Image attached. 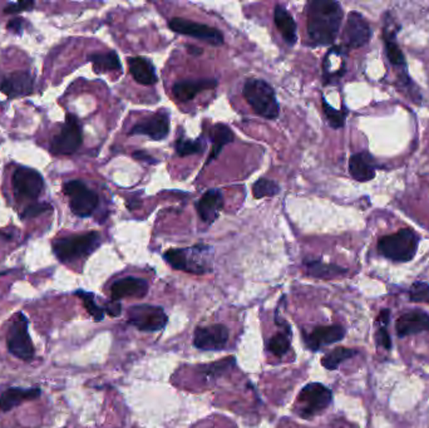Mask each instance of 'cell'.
Returning <instances> with one entry per match:
<instances>
[{
	"mask_svg": "<svg viewBox=\"0 0 429 428\" xmlns=\"http://www.w3.org/2000/svg\"><path fill=\"white\" fill-rule=\"evenodd\" d=\"M52 210V206L50 203H33L30 206H28L27 209L23 211L21 218L23 220L34 219V218H38L39 215L45 214Z\"/></svg>",
	"mask_w": 429,
	"mask_h": 428,
	"instance_id": "38",
	"label": "cell"
},
{
	"mask_svg": "<svg viewBox=\"0 0 429 428\" xmlns=\"http://www.w3.org/2000/svg\"><path fill=\"white\" fill-rule=\"evenodd\" d=\"M88 60L92 62L94 72H97V73L118 71L122 68L118 55L113 50L107 52V53H94V55H89Z\"/></svg>",
	"mask_w": 429,
	"mask_h": 428,
	"instance_id": "28",
	"label": "cell"
},
{
	"mask_svg": "<svg viewBox=\"0 0 429 428\" xmlns=\"http://www.w3.org/2000/svg\"><path fill=\"white\" fill-rule=\"evenodd\" d=\"M372 37V29L368 22L357 11L348 16L347 26L344 30V43L349 50H357L368 43Z\"/></svg>",
	"mask_w": 429,
	"mask_h": 428,
	"instance_id": "15",
	"label": "cell"
},
{
	"mask_svg": "<svg viewBox=\"0 0 429 428\" xmlns=\"http://www.w3.org/2000/svg\"><path fill=\"white\" fill-rule=\"evenodd\" d=\"M168 27L171 28V30H173L176 33L200 39V40H204L212 45L224 44V35L220 30L216 28L209 27L206 24L191 22L183 18H173L168 23Z\"/></svg>",
	"mask_w": 429,
	"mask_h": 428,
	"instance_id": "13",
	"label": "cell"
},
{
	"mask_svg": "<svg viewBox=\"0 0 429 428\" xmlns=\"http://www.w3.org/2000/svg\"><path fill=\"white\" fill-rule=\"evenodd\" d=\"M349 172L354 180L367 182L375 177L374 159L368 152L353 154L349 159Z\"/></svg>",
	"mask_w": 429,
	"mask_h": 428,
	"instance_id": "22",
	"label": "cell"
},
{
	"mask_svg": "<svg viewBox=\"0 0 429 428\" xmlns=\"http://www.w3.org/2000/svg\"><path fill=\"white\" fill-rule=\"evenodd\" d=\"M333 401V392L321 383H309L297 395V415L302 418H311L331 406Z\"/></svg>",
	"mask_w": 429,
	"mask_h": 428,
	"instance_id": "5",
	"label": "cell"
},
{
	"mask_svg": "<svg viewBox=\"0 0 429 428\" xmlns=\"http://www.w3.org/2000/svg\"><path fill=\"white\" fill-rule=\"evenodd\" d=\"M186 48H188V52H190V53H191V55H202V50H201V48H198V47H193V45H188Z\"/></svg>",
	"mask_w": 429,
	"mask_h": 428,
	"instance_id": "45",
	"label": "cell"
},
{
	"mask_svg": "<svg viewBox=\"0 0 429 428\" xmlns=\"http://www.w3.org/2000/svg\"><path fill=\"white\" fill-rule=\"evenodd\" d=\"M304 266L307 270V274L319 279H331L347 273V269H343L334 264L323 263L320 260H305Z\"/></svg>",
	"mask_w": 429,
	"mask_h": 428,
	"instance_id": "27",
	"label": "cell"
},
{
	"mask_svg": "<svg viewBox=\"0 0 429 428\" xmlns=\"http://www.w3.org/2000/svg\"><path fill=\"white\" fill-rule=\"evenodd\" d=\"M230 339V330L224 324L201 325L193 332V346L200 351H222Z\"/></svg>",
	"mask_w": 429,
	"mask_h": 428,
	"instance_id": "12",
	"label": "cell"
},
{
	"mask_svg": "<svg viewBox=\"0 0 429 428\" xmlns=\"http://www.w3.org/2000/svg\"><path fill=\"white\" fill-rule=\"evenodd\" d=\"M308 34L313 45H329L336 40L343 21L338 1L315 0L308 4Z\"/></svg>",
	"mask_w": 429,
	"mask_h": 428,
	"instance_id": "1",
	"label": "cell"
},
{
	"mask_svg": "<svg viewBox=\"0 0 429 428\" xmlns=\"http://www.w3.org/2000/svg\"><path fill=\"white\" fill-rule=\"evenodd\" d=\"M23 26H24V19L22 18H16V19H13L11 22L8 23V29L11 30V32H14V33H21L22 32Z\"/></svg>",
	"mask_w": 429,
	"mask_h": 428,
	"instance_id": "42",
	"label": "cell"
},
{
	"mask_svg": "<svg viewBox=\"0 0 429 428\" xmlns=\"http://www.w3.org/2000/svg\"><path fill=\"white\" fill-rule=\"evenodd\" d=\"M130 73L136 82L143 86H152L157 83V74L154 63L144 57H131L128 60Z\"/></svg>",
	"mask_w": 429,
	"mask_h": 428,
	"instance_id": "23",
	"label": "cell"
},
{
	"mask_svg": "<svg viewBox=\"0 0 429 428\" xmlns=\"http://www.w3.org/2000/svg\"><path fill=\"white\" fill-rule=\"evenodd\" d=\"M149 286L147 280L135 276H127L117 280L110 286V297L113 300H120L123 298H144L149 293Z\"/></svg>",
	"mask_w": 429,
	"mask_h": 428,
	"instance_id": "18",
	"label": "cell"
},
{
	"mask_svg": "<svg viewBox=\"0 0 429 428\" xmlns=\"http://www.w3.org/2000/svg\"><path fill=\"white\" fill-rule=\"evenodd\" d=\"M133 157L139 159V161H146L149 164H156L157 162V159H154L152 156H149L146 151H136V152H133Z\"/></svg>",
	"mask_w": 429,
	"mask_h": 428,
	"instance_id": "44",
	"label": "cell"
},
{
	"mask_svg": "<svg viewBox=\"0 0 429 428\" xmlns=\"http://www.w3.org/2000/svg\"><path fill=\"white\" fill-rule=\"evenodd\" d=\"M101 245V235L97 231H91L83 235L62 237L53 242V252L62 263H71L79 259L87 258Z\"/></svg>",
	"mask_w": 429,
	"mask_h": 428,
	"instance_id": "3",
	"label": "cell"
},
{
	"mask_svg": "<svg viewBox=\"0 0 429 428\" xmlns=\"http://www.w3.org/2000/svg\"><path fill=\"white\" fill-rule=\"evenodd\" d=\"M344 327L334 324V325H321L314 328L309 333H304V343L310 351H316L323 347L331 346L334 343L343 341L345 337Z\"/></svg>",
	"mask_w": 429,
	"mask_h": 428,
	"instance_id": "14",
	"label": "cell"
},
{
	"mask_svg": "<svg viewBox=\"0 0 429 428\" xmlns=\"http://www.w3.org/2000/svg\"><path fill=\"white\" fill-rule=\"evenodd\" d=\"M274 22L282 38L289 45H294L297 40V23L285 6H276L274 9Z\"/></svg>",
	"mask_w": 429,
	"mask_h": 428,
	"instance_id": "24",
	"label": "cell"
},
{
	"mask_svg": "<svg viewBox=\"0 0 429 428\" xmlns=\"http://www.w3.org/2000/svg\"><path fill=\"white\" fill-rule=\"evenodd\" d=\"M385 50L388 60L393 66L402 67L406 66V60L402 50L398 47L396 42V34L391 32V29H385L384 32Z\"/></svg>",
	"mask_w": 429,
	"mask_h": 428,
	"instance_id": "31",
	"label": "cell"
},
{
	"mask_svg": "<svg viewBox=\"0 0 429 428\" xmlns=\"http://www.w3.org/2000/svg\"><path fill=\"white\" fill-rule=\"evenodd\" d=\"M375 339H377L378 346L383 347V348L387 349V351H389V349H391V335H389V333H388V330H387L385 327H379V330H378L377 334H375Z\"/></svg>",
	"mask_w": 429,
	"mask_h": 428,
	"instance_id": "40",
	"label": "cell"
},
{
	"mask_svg": "<svg viewBox=\"0 0 429 428\" xmlns=\"http://www.w3.org/2000/svg\"><path fill=\"white\" fill-rule=\"evenodd\" d=\"M292 347V332L290 328H286L282 332H278L268 341V351L275 357H282Z\"/></svg>",
	"mask_w": 429,
	"mask_h": 428,
	"instance_id": "30",
	"label": "cell"
},
{
	"mask_svg": "<svg viewBox=\"0 0 429 428\" xmlns=\"http://www.w3.org/2000/svg\"><path fill=\"white\" fill-rule=\"evenodd\" d=\"M170 133V116L161 111L131 128L130 135H144L152 141H162Z\"/></svg>",
	"mask_w": 429,
	"mask_h": 428,
	"instance_id": "16",
	"label": "cell"
},
{
	"mask_svg": "<svg viewBox=\"0 0 429 428\" xmlns=\"http://www.w3.org/2000/svg\"><path fill=\"white\" fill-rule=\"evenodd\" d=\"M427 330H429V314L423 310H412L396 319V332L401 338Z\"/></svg>",
	"mask_w": 429,
	"mask_h": 428,
	"instance_id": "19",
	"label": "cell"
},
{
	"mask_svg": "<svg viewBox=\"0 0 429 428\" xmlns=\"http://www.w3.org/2000/svg\"><path fill=\"white\" fill-rule=\"evenodd\" d=\"M418 245L419 236L411 229H403L379 239L378 250L383 257L393 261L407 263L416 257Z\"/></svg>",
	"mask_w": 429,
	"mask_h": 428,
	"instance_id": "4",
	"label": "cell"
},
{
	"mask_svg": "<svg viewBox=\"0 0 429 428\" xmlns=\"http://www.w3.org/2000/svg\"><path fill=\"white\" fill-rule=\"evenodd\" d=\"M35 3L34 1H19V3H11L6 6L4 13L9 14H16V13H22V11H32Z\"/></svg>",
	"mask_w": 429,
	"mask_h": 428,
	"instance_id": "39",
	"label": "cell"
},
{
	"mask_svg": "<svg viewBox=\"0 0 429 428\" xmlns=\"http://www.w3.org/2000/svg\"><path fill=\"white\" fill-rule=\"evenodd\" d=\"M209 138L210 141L212 142V149L210 152L207 164L212 162L219 157V154H221V151L225 147L226 145L234 142L235 135H234V132L231 131L230 127L226 126L224 123H216L210 130Z\"/></svg>",
	"mask_w": 429,
	"mask_h": 428,
	"instance_id": "25",
	"label": "cell"
},
{
	"mask_svg": "<svg viewBox=\"0 0 429 428\" xmlns=\"http://www.w3.org/2000/svg\"><path fill=\"white\" fill-rule=\"evenodd\" d=\"M389 318H391V310L389 309H383L378 315L377 319V323H380L379 327H387L389 323Z\"/></svg>",
	"mask_w": 429,
	"mask_h": 428,
	"instance_id": "43",
	"label": "cell"
},
{
	"mask_svg": "<svg viewBox=\"0 0 429 428\" xmlns=\"http://www.w3.org/2000/svg\"><path fill=\"white\" fill-rule=\"evenodd\" d=\"M8 351L23 361H30L34 357L33 343L28 333V319L23 313H18L11 322L8 332Z\"/></svg>",
	"mask_w": 429,
	"mask_h": 428,
	"instance_id": "9",
	"label": "cell"
},
{
	"mask_svg": "<svg viewBox=\"0 0 429 428\" xmlns=\"http://www.w3.org/2000/svg\"><path fill=\"white\" fill-rule=\"evenodd\" d=\"M224 208V196L220 190H209L196 203L198 215L206 224H214Z\"/></svg>",
	"mask_w": 429,
	"mask_h": 428,
	"instance_id": "20",
	"label": "cell"
},
{
	"mask_svg": "<svg viewBox=\"0 0 429 428\" xmlns=\"http://www.w3.org/2000/svg\"><path fill=\"white\" fill-rule=\"evenodd\" d=\"M209 249L206 245H196L186 249H170L164 254V259L173 269L191 274H205L209 271V268L202 257Z\"/></svg>",
	"mask_w": 429,
	"mask_h": 428,
	"instance_id": "6",
	"label": "cell"
},
{
	"mask_svg": "<svg viewBox=\"0 0 429 428\" xmlns=\"http://www.w3.org/2000/svg\"><path fill=\"white\" fill-rule=\"evenodd\" d=\"M279 193H280V186L278 182L273 181V180L259 179L253 184V198H258V200L263 198H273Z\"/></svg>",
	"mask_w": 429,
	"mask_h": 428,
	"instance_id": "34",
	"label": "cell"
},
{
	"mask_svg": "<svg viewBox=\"0 0 429 428\" xmlns=\"http://www.w3.org/2000/svg\"><path fill=\"white\" fill-rule=\"evenodd\" d=\"M78 297L81 298V300L83 302V305L87 309L89 315L96 320V322H101L105 318V308L99 307L98 304L96 303L94 295L92 293H87V291H78Z\"/></svg>",
	"mask_w": 429,
	"mask_h": 428,
	"instance_id": "35",
	"label": "cell"
},
{
	"mask_svg": "<svg viewBox=\"0 0 429 428\" xmlns=\"http://www.w3.org/2000/svg\"><path fill=\"white\" fill-rule=\"evenodd\" d=\"M82 126L74 115H67L61 132L50 143V151L55 154H74L82 146Z\"/></svg>",
	"mask_w": 429,
	"mask_h": 428,
	"instance_id": "10",
	"label": "cell"
},
{
	"mask_svg": "<svg viewBox=\"0 0 429 428\" xmlns=\"http://www.w3.org/2000/svg\"><path fill=\"white\" fill-rule=\"evenodd\" d=\"M40 395L39 388L22 390V388H9L0 395V410L11 411L14 407L22 405L23 402L32 401Z\"/></svg>",
	"mask_w": 429,
	"mask_h": 428,
	"instance_id": "26",
	"label": "cell"
},
{
	"mask_svg": "<svg viewBox=\"0 0 429 428\" xmlns=\"http://www.w3.org/2000/svg\"><path fill=\"white\" fill-rule=\"evenodd\" d=\"M323 110H324L325 116H326V118H328V121H329V125H331L333 128H341V127L344 126L347 112L336 110L334 107H331V106L326 102V99H325L324 97H323Z\"/></svg>",
	"mask_w": 429,
	"mask_h": 428,
	"instance_id": "36",
	"label": "cell"
},
{
	"mask_svg": "<svg viewBox=\"0 0 429 428\" xmlns=\"http://www.w3.org/2000/svg\"><path fill=\"white\" fill-rule=\"evenodd\" d=\"M63 193L69 198L72 213L79 218H88L98 206L99 198L97 193H94L81 180L66 182L63 186Z\"/></svg>",
	"mask_w": 429,
	"mask_h": 428,
	"instance_id": "7",
	"label": "cell"
},
{
	"mask_svg": "<svg viewBox=\"0 0 429 428\" xmlns=\"http://www.w3.org/2000/svg\"><path fill=\"white\" fill-rule=\"evenodd\" d=\"M33 88V77L27 71L13 72L0 83L1 94H6L9 99L32 94Z\"/></svg>",
	"mask_w": 429,
	"mask_h": 428,
	"instance_id": "17",
	"label": "cell"
},
{
	"mask_svg": "<svg viewBox=\"0 0 429 428\" xmlns=\"http://www.w3.org/2000/svg\"><path fill=\"white\" fill-rule=\"evenodd\" d=\"M105 313L108 314L112 318H117L122 314V305L121 303L117 302V300H112V302L107 303V305L105 307Z\"/></svg>",
	"mask_w": 429,
	"mask_h": 428,
	"instance_id": "41",
	"label": "cell"
},
{
	"mask_svg": "<svg viewBox=\"0 0 429 428\" xmlns=\"http://www.w3.org/2000/svg\"><path fill=\"white\" fill-rule=\"evenodd\" d=\"M128 323L141 332L154 333L165 330L168 317L161 307L138 304L128 309Z\"/></svg>",
	"mask_w": 429,
	"mask_h": 428,
	"instance_id": "8",
	"label": "cell"
},
{
	"mask_svg": "<svg viewBox=\"0 0 429 428\" xmlns=\"http://www.w3.org/2000/svg\"><path fill=\"white\" fill-rule=\"evenodd\" d=\"M13 191L18 200H37L45 187L43 177L38 171L29 167H19L11 179Z\"/></svg>",
	"mask_w": 429,
	"mask_h": 428,
	"instance_id": "11",
	"label": "cell"
},
{
	"mask_svg": "<svg viewBox=\"0 0 429 428\" xmlns=\"http://www.w3.org/2000/svg\"><path fill=\"white\" fill-rule=\"evenodd\" d=\"M242 94L258 115L266 120H276L280 113L275 91L263 79H248L244 84Z\"/></svg>",
	"mask_w": 429,
	"mask_h": 428,
	"instance_id": "2",
	"label": "cell"
},
{
	"mask_svg": "<svg viewBox=\"0 0 429 428\" xmlns=\"http://www.w3.org/2000/svg\"><path fill=\"white\" fill-rule=\"evenodd\" d=\"M205 149V142L198 140H188L186 137H180L176 141V152L181 157L191 156V154H201Z\"/></svg>",
	"mask_w": 429,
	"mask_h": 428,
	"instance_id": "33",
	"label": "cell"
},
{
	"mask_svg": "<svg viewBox=\"0 0 429 428\" xmlns=\"http://www.w3.org/2000/svg\"><path fill=\"white\" fill-rule=\"evenodd\" d=\"M358 351L345 348V347H338L336 349L326 353L324 357L321 358V366L326 368L328 371H336L339 368L341 363L345 362L348 359L357 356Z\"/></svg>",
	"mask_w": 429,
	"mask_h": 428,
	"instance_id": "29",
	"label": "cell"
},
{
	"mask_svg": "<svg viewBox=\"0 0 429 428\" xmlns=\"http://www.w3.org/2000/svg\"><path fill=\"white\" fill-rule=\"evenodd\" d=\"M235 364V359L232 357L226 358L224 361L220 362L211 363V364H206L200 368V372L201 376L205 379H214L219 378L222 374L225 373L226 371H229L230 368Z\"/></svg>",
	"mask_w": 429,
	"mask_h": 428,
	"instance_id": "32",
	"label": "cell"
},
{
	"mask_svg": "<svg viewBox=\"0 0 429 428\" xmlns=\"http://www.w3.org/2000/svg\"><path fill=\"white\" fill-rule=\"evenodd\" d=\"M409 300L413 303L429 304V284L424 281H416L409 291Z\"/></svg>",
	"mask_w": 429,
	"mask_h": 428,
	"instance_id": "37",
	"label": "cell"
},
{
	"mask_svg": "<svg viewBox=\"0 0 429 428\" xmlns=\"http://www.w3.org/2000/svg\"><path fill=\"white\" fill-rule=\"evenodd\" d=\"M216 86H217L216 79H196V81L188 79V81L177 82L172 87V92L177 101L188 102L201 92H204L206 89H214Z\"/></svg>",
	"mask_w": 429,
	"mask_h": 428,
	"instance_id": "21",
	"label": "cell"
}]
</instances>
